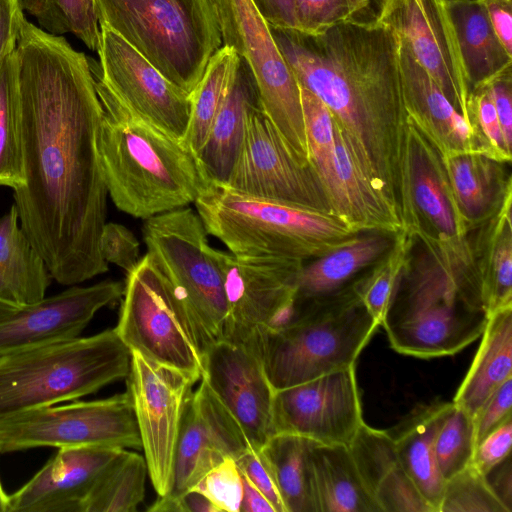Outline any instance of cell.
<instances>
[{
	"mask_svg": "<svg viewBox=\"0 0 512 512\" xmlns=\"http://www.w3.org/2000/svg\"><path fill=\"white\" fill-rule=\"evenodd\" d=\"M414 239L406 231L396 233L389 250L359 280L358 297L380 325L392 294L409 266Z\"/></svg>",
	"mask_w": 512,
	"mask_h": 512,
	"instance_id": "obj_39",
	"label": "cell"
},
{
	"mask_svg": "<svg viewBox=\"0 0 512 512\" xmlns=\"http://www.w3.org/2000/svg\"><path fill=\"white\" fill-rule=\"evenodd\" d=\"M23 10L40 28L53 35L72 33L90 50L97 51L100 25L94 0H21Z\"/></svg>",
	"mask_w": 512,
	"mask_h": 512,
	"instance_id": "obj_40",
	"label": "cell"
},
{
	"mask_svg": "<svg viewBox=\"0 0 512 512\" xmlns=\"http://www.w3.org/2000/svg\"><path fill=\"white\" fill-rule=\"evenodd\" d=\"M299 86L310 166L324 190L331 213L335 215L339 191L333 120L325 104L307 88Z\"/></svg>",
	"mask_w": 512,
	"mask_h": 512,
	"instance_id": "obj_38",
	"label": "cell"
},
{
	"mask_svg": "<svg viewBox=\"0 0 512 512\" xmlns=\"http://www.w3.org/2000/svg\"><path fill=\"white\" fill-rule=\"evenodd\" d=\"M511 444L512 419H509L476 444L471 464L485 475L511 455Z\"/></svg>",
	"mask_w": 512,
	"mask_h": 512,
	"instance_id": "obj_51",
	"label": "cell"
},
{
	"mask_svg": "<svg viewBox=\"0 0 512 512\" xmlns=\"http://www.w3.org/2000/svg\"><path fill=\"white\" fill-rule=\"evenodd\" d=\"M484 86L495 106L504 138L512 145V69L503 70L487 80ZM479 87V86H478Z\"/></svg>",
	"mask_w": 512,
	"mask_h": 512,
	"instance_id": "obj_52",
	"label": "cell"
},
{
	"mask_svg": "<svg viewBox=\"0 0 512 512\" xmlns=\"http://www.w3.org/2000/svg\"><path fill=\"white\" fill-rule=\"evenodd\" d=\"M373 495L382 512H435L401 465L380 481Z\"/></svg>",
	"mask_w": 512,
	"mask_h": 512,
	"instance_id": "obj_46",
	"label": "cell"
},
{
	"mask_svg": "<svg viewBox=\"0 0 512 512\" xmlns=\"http://www.w3.org/2000/svg\"><path fill=\"white\" fill-rule=\"evenodd\" d=\"M181 512H220L201 492L189 489L177 496Z\"/></svg>",
	"mask_w": 512,
	"mask_h": 512,
	"instance_id": "obj_58",
	"label": "cell"
},
{
	"mask_svg": "<svg viewBox=\"0 0 512 512\" xmlns=\"http://www.w3.org/2000/svg\"><path fill=\"white\" fill-rule=\"evenodd\" d=\"M226 186L254 197L331 213L312 167L294 159L261 105L248 115L244 139Z\"/></svg>",
	"mask_w": 512,
	"mask_h": 512,
	"instance_id": "obj_16",
	"label": "cell"
},
{
	"mask_svg": "<svg viewBox=\"0 0 512 512\" xmlns=\"http://www.w3.org/2000/svg\"><path fill=\"white\" fill-rule=\"evenodd\" d=\"M242 499L239 512H276L269 500L262 492L243 474Z\"/></svg>",
	"mask_w": 512,
	"mask_h": 512,
	"instance_id": "obj_57",
	"label": "cell"
},
{
	"mask_svg": "<svg viewBox=\"0 0 512 512\" xmlns=\"http://www.w3.org/2000/svg\"><path fill=\"white\" fill-rule=\"evenodd\" d=\"M511 474V455L485 474L491 489L509 512L512 511Z\"/></svg>",
	"mask_w": 512,
	"mask_h": 512,
	"instance_id": "obj_56",
	"label": "cell"
},
{
	"mask_svg": "<svg viewBox=\"0 0 512 512\" xmlns=\"http://www.w3.org/2000/svg\"><path fill=\"white\" fill-rule=\"evenodd\" d=\"M511 198L488 220L477 242L475 264L481 296L489 316L512 307V227Z\"/></svg>",
	"mask_w": 512,
	"mask_h": 512,
	"instance_id": "obj_33",
	"label": "cell"
},
{
	"mask_svg": "<svg viewBox=\"0 0 512 512\" xmlns=\"http://www.w3.org/2000/svg\"><path fill=\"white\" fill-rule=\"evenodd\" d=\"M363 422L355 365L274 391L273 435L348 446Z\"/></svg>",
	"mask_w": 512,
	"mask_h": 512,
	"instance_id": "obj_17",
	"label": "cell"
},
{
	"mask_svg": "<svg viewBox=\"0 0 512 512\" xmlns=\"http://www.w3.org/2000/svg\"><path fill=\"white\" fill-rule=\"evenodd\" d=\"M45 261L19 224L15 204L0 218V300L23 308L41 301L50 284Z\"/></svg>",
	"mask_w": 512,
	"mask_h": 512,
	"instance_id": "obj_28",
	"label": "cell"
},
{
	"mask_svg": "<svg viewBox=\"0 0 512 512\" xmlns=\"http://www.w3.org/2000/svg\"><path fill=\"white\" fill-rule=\"evenodd\" d=\"M211 252L227 303L223 340L255 347L260 333L290 320L304 260Z\"/></svg>",
	"mask_w": 512,
	"mask_h": 512,
	"instance_id": "obj_13",
	"label": "cell"
},
{
	"mask_svg": "<svg viewBox=\"0 0 512 512\" xmlns=\"http://www.w3.org/2000/svg\"><path fill=\"white\" fill-rule=\"evenodd\" d=\"M202 377L240 425L251 448L263 447L273 435L274 390L256 350L218 340L205 351Z\"/></svg>",
	"mask_w": 512,
	"mask_h": 512,
	"instance_id": "obj_19",
	"label": "cell"
},
{
	"mask_svg": "<svg viewBox=\"0 0 512 512\" xmlns=\"http://www.w3.org/2000/svg\"><path fill=\"white\" fill-rule=\"evenodd\" d=\"M378 20L399 33L418 63L470 123V90L446 0H392L381 8Z\"/></svg>",
	"mask_w": 512,
	"mask_h": 512,
	"instance_id": "obj_18",
	"label": "cell"
},
{
	"mask_svg": "<svg viewBox=\"0 0 512 512\" xmlns=\"http://www.w3.org/2000/svg\"><path fill=\"white\" fill-rule=\"evenodd\" d=\"M194 204L207 233L239 255L318 258L358 235L331 213L221 184L210 183Z\"/></svg>",
	"mask_w": 512,
	"mask_h": 512,
	"instance_id": "obj_5",
	"label": "cell"
},
{
	"mask_svg": "<svg viewBox=\"0 0 512 512\" xmlns=\"http://www.w3.org/2000/svg\"><path fill=\"white\" fill-rule=\"evenodd\" d=\"M409 142L416 238L433 256L469 259V232L459 214L440 153L411 122Z\"/></svg>",
	"mask_w": 512,
	"mask_h": 512,
	"instance_id": "obj_21",
	"label": "cell"
},
{
	"mask_svg": "<svg viewBox=\"0 0 512 512\" xmlns=\"http://www.w3.org/2000/svg\"><path fill=\"white\" fill-rule=\"evenodd\" d=\"M25 18L21 0H0V69L16 49Z\"/></svg>",
	"mask_w": 512,
	"mask_h": 512,
	"instance_id": "obj_53",
	"label": "cell"
},
{
	"mask_svg": "<svg viewBox=\"0 0 512 512\" xmlns=\"http://www.w3.org/2000/svg\"><path fill=\"white\" fill-rule=\"evenodd\" d=\"M18 309L20 308L0 300V320L12 315Z\"/></svg>",
	"mask_w": 512,
	"mask_h": 512,
	"instance_id": "obj_60",
	"label": "cell"
},
{
	"mask_svg": "<svg viewBox=\"0 0 512 512\" xmlns=\"http://www.w3.org/2000/svg\"><path fill=\"white\" fill-rule=\"evenodd\" d=\"M148 469L144 456L126 449L95 483L84 512H135L145 496Z\"/></svg>",
	"mask_w": 512,
	"mask_h": 512,
	"instance_id": "obj_36",
	"label": "cell"
},
{
	"mask_svg": "<svg viewBox=\"0 0 512 512\" xmlns=\"http://www.w3.org/2000/svg\"><path fill=\"white\" fill-rule=\"evenodd\" d=\"M453 403L475 417L488 397L512 378V307L492 313Z\"/></svg>",
	"mask_w": 512,
	"mask_h": 512,
	"instance_id": "obj_29",
	"label": "cell"
},
{
	"mask_svg": "<svg viewBox=\"0 0 512 512\" xmlns=\"http://www.w3.org/2000/svg\"><path fill=\"white\" fill-rule=\"evenodd\" d=\"M124 284L105 280L71 288L0 320V357L80 336L94 315L122 298Z\"/></svg>",
	"mask_w": 512,
	"mask_h": 512,
	"instance_id": "obj_20",
	"label": "cell"
},
{
	"mask_svg": "<svg viewBox=\"0 0 512 512\" xmlns=\"http://www.w3.org/2000/svg\"><path fill=\"white\" fill-rule=\"evenodd\" d=\"M222 44L232 47L255 79L263 111L294 159L310 166L300 86L267 21L252 0H215Z\"/></svg>",
	"mask_w": 512,
	"mask_h": 512,
	"instance_id": "obj_11",
	"label": "cell"
},
{
	"mask_svg": "<svg viewBox=\"0 0 512 512\" xmlns=\"http://www.w3.org/2000/svg\"><path fill=\"white\" fill-rule=\"evenodd\" d=\"M379 325L354 298L313 308L264 330L256 351L276 391L354 366Z\"/></svg>",
	"mask_w": 512,
	"mask_h": 512,
	"instance_id": "obj_8",
	"label": "cell"
},
{
	"mask_svg": "<svg viewBox=\"0 0 512 512\" xmlns=\"http://www.w3.org/2000/svg\"><path fill=\"white\" fill-rule=\"evenodd\" d=\"M398 38L399 62L410 122L441 156L466 152L485 155L481 139L472 125L418 63L399 33Z\"/></svg>",
	"mask_w": 512,
	"mask_h": 512,
	"instance_id": "obj_24",
	"label": "cell"
},
{
	"mask_svg": "<svg viewBox=\"0 0 512 512\" xmlns=\"http://www.w3.org/2000/svg\"><path fill=\"white\" fill-rule=\"evenodd\" d=\"M270 27L299 30L294 0H252Z\"/></svg>",
	"mask_w": 512,
	"mask_h": 512,
	"instance_id": "obj_55",
	"label": "cell"
},
{
	"mask_svg": "<svg viewBox=\"0 0 512 512\" xmlns=\"http://www.w3.org/2000/svg\"><path fill=\"white\" fill-rule=\"evenodd\" d=\"M492 28L505 50L512 55V0H480Z\"/></svg>",
	"mask_w": 512,
	"mask_h": 512,
	"instance_id": "obj_54",
	"label": "cell"
},
{
	"mask_svg": "<svg viewBox=\"0 0 512 512\" xmlns=\"http://www.w3.org/2000/svg\"><path fill=\"white\" fill-rule=\"evenodd\" d=\"M9 495L5 492L0 480V512H8Z\"/></svg>",
	"mask_w": 512,
	"mask_h": 512,
	"instance_id": "obj_61",
	"label": "cell"
},
{
	"mask_svg": "<svg viewBox=\"0 0 512 512\" xmlns=\"http://www.w3.org/2000/svg\"><path fill=\"white\" fill-rule=\"evenodd\" d=\"M24 184L21 102L14 51L0 69V186L15 190Z\"/></svg>",
	"mask_w": 512,
	"mask_h": 512,
	"instance_id": "obj_37",
	"label": "cell"
},
{
	"mask_svg": "<svg viewBox=\"0 0 512 512\" xmlns=\"http://www.w3.org/2000/svg\"><path fill=\"white\" fill-rule=\"evenodd\" d=\"M100 252L107 263L129 273L139 263L140 243L134 233L118 223H105L100 236Z\"/></svg>",
	"mask_w": 512,
	"mask_h": 512,
	"instance_id": "obj_48",
	"label": "cell"
},
{
	"mask_svg": "<svg viewBox=\"0 0 512 512\" xmlns=\"http://www.w3.org/2000/svg\"><path fill=\"white\" fill-rule=\"evenodd\" d=\"M310 459L317 512H382L346 445L312 440Z\"/></svg>",
	"mask_w": 512,
	"mask_h": 512,
	"instance_id": "obj_30",
	"label": "cell"
},
{
	"mask_svg": "<svg viewBox=\"0 0 512 512\" xmlns=\"http://www.w3.org/2000/svg\"><path fill=\"white\" fill-rule=\"evenodd\" d=\"M15 54L25 184L14 204L51 277L73 286L108 271L100 252L108 196L97 150L103 109L90 59L64 37L25 18Z\"/></svg>",
	"mask_w": 512,
	"mask_h": 512,
	"instance_id": "obj_1",
	"label": "cell"
},
{
	"mask_svg": "<svg viewBox=\"0 0 512 512\" xmlns=\"http://www.w3.org/2000/svg\"><path fill=\"white\" fill-rule=\"evenodd\" d=\"M358 21L378 20L381 10L380 0H349Z\"/></svg>",
	"mask_w": 512,
	"mask_h": 512,
	"instance_id": "obj_59",
	"label": "cell"
},
{
	"mask_svg": "<svg viewBox=\"0 0 512 512\" xmlns=\"http://www.w3.org/2000/svg\"><path fill=\"white\" fill-rule=\"evenodd\" d=\"M147 253L164 275L207 348L223 339L227 303L207 231L190 207L145 219Z\"/></svg>",
	"mask_w": 512,
	"mask_h": 512,
	"instance_id": "obj_9",
	"label": "cell"
},
{
	"mask_svg": "<svg viewBox=\"0 0 512 512\" xmlns=\"http://www.w3.org/2000/svg\"><path fill=\"white\" fill-rule=\"evenodd\" d=\"M299 31L317 33L337 23L355 19L349 0H294Z\"/></svg>",
	"mask_w": 512,
	"mask_h": 512,
	"instance_id": "obj_47",
	"label": "cell"
},
{
	"mask_svg": "<svg viewBox=\"0 0 512 512\" xmlns=\"http://www.w3.org/2000/svg\"><path fill=\"white\" fill-rule=\"evenodd\" d=\"M114 328L131 352L176 369L195 383L204 372L206 347L168 281L146 253L127 273Z\"/></svg>",
	"mask_w": 512,
	"mask_h": 512,
	"instance_id": "obj_10",
	"label": "cell"
},
{
	"mask_svg": "<svg viewBox=\"0 0 512 512\" xmlns=\"http://www.w3.org/2000/svg\"><path fill=\"white\" fill-rule=\"evenodd\" d=\"M448 404L436 401L418 407L390 432L402 468L435 512H438L445 482L438 469L434 438Z\"/></svg>",
	"mask_w": 512,
	"mask_h": 512,
	"instance_id": "obj_32",
	"label": "cell"
},
{
	"mask_svg": "<svg viewBox=\"0 0 512 512\" xmlns=\"http://www.w3.org/2000/svg\"><path fill=\"white\" fill-rule=\"evenodd\" d=\"M446 1H453V0H446Z\"/></svg>",
	"mask_w": 512,
	"mask_h": 512,
	"instance_id": "obj_63",
	"label": "cell"
},
{
	"mask_svg": "<svg viewBox=\"0 0 512 512\" xmlns=\"http://www.w3.org/2000/svg\"><path fill=\"white\" fill-rule=\"evenodd\" d=\"M310 439L275 434L261 447L269 462L286 512H317Z\"/></svg>",
	"mask_w": 512,
	"mask_h": 512,
	"instance_id": "obj_34",
	"label": "cell"
},
{
	"mask_svg": "<svg viewBox=\"0 0 512 512\" xmlns=\"http://www.w3.org/2000/svg\"><path fill=\"white\" fill-rule=\"evenodd\" d=\"M261 105L255 79L240 58L234 79L197 158L211 183L226 185L238 157L249 113Z\"/></svg>",
	"mask_w": 512,
	"mask_h": 512,
	"instance_id": "obj_26",
	"label": "cell"
},
{
	"mask_svg": "<svg viewBox=\"0 0 512 512\" xmlns=\"http://www.w3.org/2000/svg\"><path fill=\"white\" fill-rule=\"evenodd\" d=\"M475 445L472 416L449 402L434 438L435 457L444 482L471 464Z\"/></svg>",
	"mask_w": 512,
	"mask_h": 512,
	"instance_id": "obj_41",
	"label": "cell"
},
{
	"mask_svg": "<svg viewBox=\"0 0 512 512\" xmlns=\"http://www.w3.org/2000/svg\"><path fill=\"white\" fill-rule=\"evenodd\" d=\"M453 196L468 232L490 220L512 195L504 163L479 152L441 156Z\"/></svg>",
	"mask_w": 512,
	"mask_h": 512,
	"instance_id": "obj_27",
	"label": "cell"
},
{
	"mask_svg": "<svg viewBox=\"0 0 512 512\" xmlns=\"http://www.w3.org/2000/svg\"><path fill=\"white\" fill-rule=\"evenodd\" d=\"M390 1H392V0H380V2H381V8H382L385 4L389 3ZM380 11H381V10H380Z\"/></svg>",
	"mask_w": 512,
	"mask_h": 512,
	"instance_id": "obj_62",
	"label": "cell"
},
{
	"mask_svg": "<svg viewBox=\"0 0 512 512\" xmlns=\"http://www.w3.org/2000/svg\"><path fill=\"white\" fill-rule=\"evenodd\" d=\"M235 462L240 473L262 492L276 512H286L272 468L261 449L250 447L238 456Z\"/></svg>",
	"mask_w": 512,
	"mask_h": 512,
	"instance_id": "obj_49",
	"label": "cell"
},
{
	"mask_svg": "<svg viewBox=\"0 0 512 512\" xmlns=\"http://www.w3.org/2000/svg\"><path fill=\"white\" fill-rule=\"evenodd\" d=\"M191 489L204 494L220 512H239L242 477L231 457L210 469Z\"/></svg>",
	"mask_w": 512,
	"mask_h": 512,
	"instance_id": "obj_45",
	"label": "cell"
},
{
	"mask_svg": "<svg viewBox=\"0 0 512 512\" xmlns=\"http://www.w3.org/2000/svg\"><path fill=\"white\" fill-rule=\"evenodd\" d=\"M99 25L100 63L90 60L93 76L135 115L182 141L190 120V93L169 81L112 29Z\"/></svg>",
	"mask_w": 512,
	"mask_h": 512,
	"instance_id": "obj_15",
	"label": "cell"
},
{
	"mask_svg": "<svg viewBox=\"0 0 512 512\" xmlns=\"http://www.w3.org/2000/svg\"><path fill=\"white\" fill-rule=\"evenodd\" d=\"M509 419H512V378L488 397L473 418L475 444Z\"/></svg>",
	"mask_w": 512,
	"mask_h": 512,
	"instance_id": "obj_50",
	"label": "cell"
},
{
	"mask_svg": "<svg viewBox=\"0 0 512 512\" xmlns=\"http://www.w3.org/2000/svg\"><path fill=\"white\" fill-rule=\"evenodd\" d=\"M123 450L104 446L58 448L25 485L9 495L8 512H84L95 483Z\"/></svg>",
	"mask_w": 512,
	"mask_h": 512,
	"instance_id": "obj_23",
	"label": "cell"
},
{
	"mask_svg": "<svg viewBox=\"0 0 512 512\" xmlns=\"http://www.w3.org/2000/svg\"><path fill=\"white\" fill-rule=\"evenodd\" d=\"M115 329L0 357V418L77 400L128 376Z\"/></svg>",
	"mask_w": 512,
	"mask_h": 512,
	"instance_id": "obj_6",
	"label": "cell"
},
{
	"mask_svg": "<svg viewBox=\"0 0 512 512\" xmlns=\"http://www.w3.org/2000/svg\"><path fill=\"white\" fill-rule=\"evenodd\" d=\"M271 28L300 85L329 110L357 167L402 230L417 229L410 182V121L396 30L346 20L317 33Z\"/></svg>",
	"mask_w": 512,
	"mask_h": 512,
	"instance_id": "obj_2",
	"label": "cell"
},
{
	"mask_svg": "<svg viewBox=\"0 0 512 512\" xmlns=\"http://www.w3.org/2000/svg\"><path fill=\"white\" fill-rule=\"evenodd\" d=\"M250 447L240 425L202 377L184 408L168 494L191 489L225 458L235 460Z\"/></svg>",
	"mask_w": 512,
	"mask_h": 512,
	"instance_id": "obj_22",
	"label": "cell"
},
{
	"mask_svg": "<svg viewBox=\"0 0 512 512\" xmlns=\"http://www.w3.org/2000/svg\"><path fill=\"white\" fill-rule=\"evenodd\" d=\"M94 80L103 109L97 150L114 205L145 220L194 203L211 183L197 156L181 140L135 115Z\"/></svg>",
	"mask_w": 512,
	"mask_h": 512,
	"instance_id": "obj_3",
	"label": "cell"
},
{
	"mask_svg": "<svg viewBox=\"0 0 512 512\" xmlns=\"http://www.w3.org/2000/svg\"><path fill=\"white\" fill-rule=\"evenodd\" d=\"M239 61L240 57L232 47L222 45L211 57L201 80L190 93V120L182 142L196 156L205 144Z\"/></svg>",
	"mask_w": 512,
	"mask_h": 512,
	"instance_id": "obj_35",
	"label": "cell"
},
{
	"mask_svg": "<svg viewBox=\"0 0 512 512\" xmlns=\"http://www.w3.org/2000/svg\"><path fill=\"white\" fill-rule=\"evenodd\" d=\"M347 447L372 495L380 481L401 465L390 432L370 427L365 422Z\"/></svg>",
	"mask_w": 512,
	"mask_h": 512,
	"instance_id": "obj_42",
	"label": "cell"
},
{
	"mask_svg": "<svg viewBox=\"0 0 512 512\" xmlns=\"http://www.w3.org/2000/svg\"><path fill=\"white\" fill-rule=\"evenodd\" d=\"M470 92L511 67L480 0L446 1Z\"/></svg>",
	"mask_w": 512,
	"mask_h": 512,
	"instance_id": "obj_31",
	"label": "cell"
},
{
	"mask_svg": "<svg viewBox=\"0 0 512 512\" xmlns=\"http://www.w3.org/2000/svg\"><path fill=\"white\" fill-rule=\"evenodd\" d=\"M127 379L148 476L158 496L170 492L184 408L195 382L131 352Z\"/></svg>",
	"mask_w": 512,
	"mask_h": 512,
	"instance_id": "obj_14",
	"label": "cell"
},
{
	"mask_svg": "<svg viewBox=\"0 0 512 512\" xmlns=\"http://www.w3.org/2000/svg\"><path fill=\"white\" fill-rule=\"evenodd\" d=\"M488 318L475 266L435 257V264L408 266L381 325L395 351L429 359L460 352Z\"/></svg>",
	"mask_w": 512,
	"mask_h": 512,
	"instance_id": "obj_4",
	"label": "cell"
},
{
	"mask_svg": "<svg viewBox=\"0 0 512 512\" xmlns=\"http://www.w3.org/2000/svg\"><path fill=\"white\" fill-rule=\"evenodd\" d=\"M99 24L191 93L222 44L215 0H94Z\"/></svg>",
	"mask_w": 512,
	"mask_h": 512,
	"instance_id": "obj_7",
	"label": "cell"
},
{
	"mask_svg": "<svg viewBox=\"0 0 512 512\" xmlns=\"http://www.w3.org/2000/svg\"><path fill=\"white\" fill-rule=\"evenodd\" d=\"M438 512H509L472 464L444 483Z\"/></svg>",
	"mask_w": 512,
	"mask_h": 512,
	"instance_id": "obj_43",
	"label": "cell"
},
{
	"mask_svg": "<svg viewBox=\"0 0 512 512\" xmlns=\"http://www.w3.org/2000/svg\"><path fill=\"white\" fill-rule=\"evenodd\" d=\"M469 120L481 139L484 153L491 159L511 162V147L503 135L492 99L484 86L473 89L468 101Z\"/></svg>",
	"mask_w": 512,
	"mask_h": 512,
	"instance_id": "obj_44",
	"label": "cell"
},
{
	"mask_svg": "<svg viewBox=\"0 0 512 512\" xmlns=\"http://www.w3.org/2000/svg\"><path fill=\"white\" fill-rule=\"evenodd\" d=\"M393 237L381 232L364 236L358 234L304 265L291 318L316 307L359 298L357 291L362 271L370 268L389 250Z\"/></svg>",
	"mask_w": 512,
	"mask_h": 512,
	"instance_id": "obj_25",
	"label": "cell"
},
{
	"mask_svg": "<svg viewBox=\"0 0 512 512\" xmlns=\"http://www.w3.org/2000/svg\"><path fill=\"white\" fill-rule=\"evenodd\" d=\"M75 446L141 449L127 391L105 399L74 401L0 418V454Z\"/></svg>",
	"mask_w": 512,
	"mask_h": 512,
	"instance_id": "obj_12",
	"label": "cell"
}]
</instances>
